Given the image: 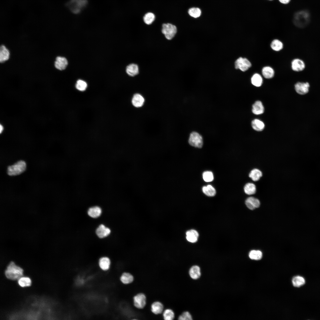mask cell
<instances>
[{"instance_id":"cell-1","label":"cell","mask_w":320,"mask_h":320,"mask_svg":"<svg viewBox=\"0 0 320 320\" xmlns=\"http://www.w3.org/2000/svg\"><path fill=\"white\" fill-rule=\"evenodd\" d=\"M309 12L306 10H302L296 12L294 14L293 22L294 24L299 28H303L307 26L310 20Z\"/></svg>"},{"instance_id":"cell-2","label":"cell","mask_w":320,"mask_h":320,"mask_svg":"<svg viewBox=\"0 0 320 320\" xmlns=\"http://www.w3.org/2000/svg\"><path fill=\"white\" fill-rule=\"evenodd\" d=\"M23 270L12 262L8 266L5 272L6 277L12 280L19 279L23 275Z\"/></svg>"},{"instance_id":"cell-3","label":"cell","mask_w":320,"mask_h":320,"mask_svg":"<svg viewBox=\"0 0 320 320\" xmlns=\"http://www.w3.org/2000/svg\"><path fill=\"white\" fill-rule=\"evenodd\" d=\"M87 3V0H70L67 4V6L72 12L77 14L81 12Z\"/></svg>"},{"instance_id":"cell-4","label":"cell","mask_w":320,"mask_h":320,"mask_svg":"<svg viewBox=\"0 0 320 320\" xmlns=\"http://www.w3.org/2000/svg\"><path fill=\"white\" fill-rule=\"evenodd\" d=\"M26 167L25 162L23 161H20L8 167L7 173L10 176L17 175L23 172Z\"/></svg>"},{"instance_id":"cell-5","label":"cell","mask_w":320,"mask_h":320,"mask_svg":"<svg viewBox=\"0 0 320 320\" xmlns=\"http://www.w3.org/2000/svg\"><path fill=\"white\" fill-rule=\"evenodd\" d=\"M177 31L176 27L172 24L164 23L162 25L161 32L167 40L172 39L175 36Z\"/></svg>"},{"instance_id":"cell-6","label":"cell","mask_w":320,"mask_h":320,"mask_svg":"<svg viewBox=\"0 0 320 320\" xmlns=\"http://www.w3.org/2000/svg\"><path fill=\"white\" fill-rule=\"evenodd\" d=\"M188 142L190 145L196 148H201L203 145L202 136L196 131H193L190 133Z\"/></svg>"},{"instance_id":"cell-7","label":"cell","mask_w":320,"mask_h":320,"mask_svg":"<svg viewBox=\"0 0 320 320\" xmlns=\"http://www.w3.org/2000/svg\"><path fill=\"white\" fill-rule=\"evenodd\" d=\"M234 65L236 69H239L243 72L247 71L252 65L251 62L247 59L241 57L236 60Z\"/></svg>"},{"instance_id":"cell-8","label":"cell","mask_w":320,"mask_h":320,"mask_svg":"<svg viewBox=\"0 0 320 320\" xmlns=\"http://www.w3.org/2000/svg\"><path fill=\"white\" fill-rule=\"evenodd\" d=\"M146 297L144 294H138L133 297L134 305L137 308H143L146 304Z\"/></svg>"},{"instance_id":"cell-9","label":"cell","mask_w":320,"mask_h":320,"mask_svg":"<svg viewBox=\"0 0 320 320\" xmlns=\"http://www.w3.org/2000/svg\"><path fill=\"white\" fill-rule=\"evenodd\" d=\"M310 87V84L308 82H298L295 84V88L297 93L304 95L308 92Z\"/></svg>"},{"instance_id":"cell-10","label":"cell","mask_w":320,"mask_h":320,"mask_svg":"<svg viewBox=\"0 0 320 320\" xmlns=\"http://www.w3.org/2000/svg\"><path fill=\"white\" fill-rule=\"evenodd\" d=\"M145 99L141 94L136 93L132 96L131 99V103L132 105L137 108L142 107L144 104Z\"/></svg>"},{"instance_id":"cell-11","label":"cell","mask_w":320,"mask_h":320,"mask_svg":"<svg viewBox=\"0 0 320 320\" xmlns=\"http://www.w3.org/2000/svg\"><path fill=\"white\" fill-rule=\"evenodd\" d=\"M291 65L292 69L293 71L296 72L303 71L305 67L304 62L299 58L293 59L291 62Z\"/></svg>"},{"instance_id":"cell-12","label":"cell","mask_w":320,"mask_h":320,"mask_svg":"<svg viewBox=\"0 0 320 320\" xmlns=\"http://www.w3.org/2000/svg\"><path fill=\"white\" fill-rule=\"evenodd\" d=\"M68 64V61L65 57L58 56L56 58L54 65L56 69L62 71L65 69Z\"/></svg>"},{"instance_id":"cell-13","label":"cell","mask_w":320,"mask_h":320,"mask_svg":"<svg viewBox=\"0 0 320 320\" xmlns=\"http://www.w3.org/2000/svg\"><path fill=\"white\" fill-rule=\"evenodd\" d=\"M245 204L249 209L253 210L260 206V203L258 199L253 197H250L246 199Z\"/></svg>"},{"instance_id":"cell-14","label":"cell","mask_w":320,"mask_h":320,"mask_svg":"<svg viewBox=\"0 0 320 320\" xmlns=\"http://www.w3.org/2000/svg\"><path fill=\"white\" fill-rule=\"evenodd\" d=\"M111 233L110 229L106 227L104 225L101 224L98 227L96 230L97 235L100 238H102L108 236Z\"/></svg>"},{"instance_id":"cell-15","label":"cell","mask_w":320,"mask_h":320,"mask_svg":"<svg viewBox=\"0 0 320 320\" xmlns=\"http://www.w3.org/2000/svg\"><path fill=\"white\" fill-rule=\"evenodd\" d=\"M126 71V73L129 76L133 77L137 75L139 73V67L137 64L135 63H131L127 66Z\"/></svg>"},{"instance_id":"cell-16","label":"cell","mask_w":320,"mask_h":320,"mask_svg":"<svg viewBox=\"0 0 320 320\" xmlns=\"http://www.w3.org/2000/svg\"><path fill=\"white\" fill-rule=\"evenodd\" d=\"M186 239L187 240L191 243L196 242L199 236L197 231L195 230L191 229L187 231L186 233Z\"/></svg>"},{"instance_id":"cell-17","label":"cell","mask_w":320,"mask_h":320,"mask_svg":"<svg viewBox=\"0 0 320 320\" xmlns=\"http://www.w3.org/2000/svg\"><path fill=\"white\" fill-rule=\"evenodd\" d=\"M9 52L8 49L3 45L1 46L0 47V62L3 63L8 60L9 57Z\"/></svg>"},{"instance_id":"cell-18","label":"cell","mask_w":320,"mask_h":320,"mask_svg":"<svg viewBox=\"0 0 320 320\" xmlns=\"http://www.w3.org/2000/svg\"><path fill=\"white\" fill-rule=\"evenodd\" d=\"M189 273L192 279H198L201 275L200 268L198 265H193L190 268Z\"/></svg>"},{"instance_id":"cell-19","label":"cell","mask_w":320,"mask_h":320,"mask_svg":"<svg viewBox=\"0 0 320 320\" xmlns=\"http://www.w3.org/2000/svg\"><path fill=\"white\" fill-rule=\"evenodd\" d=\"M164 306L161 302L156 301L153 303L151 305V311L155 314L161 313L163 311Z\"/></svg>"},{"instance_id":"cell-20","label":"cell","mask_w":320,"mask_h":320,"mask_svg":"<svg viewBox=\"0 0 320 320\" xmlns=\"http://www.w3.org/2000/svg\"><path fill=\"white\" fill-rule=\"evenodd\" d=\"M262 73L264 78L267 79H270L274 76L275 72L273 69L272 67L269 66H266L263 68Z\"/></svg>"},{"instance_id":"cell-21","label":"cell","mask_w":320,"mask_h":320,"mask_svg":"<svg viewBox=\"0 0 320 320\" xmlns=\"http://www.w3.org/2000/svg\"><path fill=\"white\" fill-rule=\"evenodd\" d=\"M252 107V112L254 114H260L264 112V108L262 102L260 101H256Z\"/></svg>"},{"instance_id":"cell-22","label":"cell","mask_w":320,"mask_h":320,"mask_svg":"<svg viewBox=\"0 0 320 320\" xmlns=\"http://www.w3.org/2000/svg\"><path fill=\"white\" fill-rule=\"evenodd\" d=\"M102 210L99 207L95 206L90 208L88 211V214L92 217L97 218L100 216Z\"/></svg>"},{"instance_id":"cell-23","label":"cell","mask_w":320,"mask_h":320,"mask_svg":"<svg viewBox=\"0 0 320 320\" xmlns=\"http://www.w3.org/2000/svg\"><path fill=\"white\" fill-rule=\"evenodd\" d=\"M251 82L254 86L259 87L261 86L263 84V79L259 74L255 73L252 76L251 78Z\"/></svg>"},{"instance_id":"cell-24","label":"cell","mask_w":320,"mask_h":320,"mask_svg":"<svg viewBox=\"0 0 320 320\" xmlns=\"http://www.w3.org/2000/svg\"><path fill=\"white\" fill-rule=\"evenodd\" d=\"M262 176L261 171L257 169H254L250 172L249 177L254 181H258Z\"/></svg>"},{"instance_id":"cell-25","label":"cell","mask_w":320,"mask_h":320,"mask_svg":"<svg viewBox=\"0 0 320 320\" xmlns=\"http://www.w3.org/2000/svg\"><path fill=\"white\" fill-rule=\"evenodd\" d=\"M244 191L245 193L247 195L254 194L256 192V187L254 184L249 183L244 185Z\"/></svg>"},{"instance_id":"cell-26","label":"cell","mask_w":320,"mask_h":320,"mask_svg":"<svg viewBox=\"0 0 320 320\" xmlns=\"http://www.w3.org/2000/svg\"><path fill=\"white\" fill-rule=\"evenodd\" d=\"M120 280L122 283L125 284H128L132 283L134 280V277L132 275L129 273H123L120 277Z\"/></svg>"},{"instance_id":"cell-27","label":"cell","mask_w":320,"mask_h":320,"mask_svg":"<svg viewBox=\"0 0 320 320\" xmlns=\"http://www.w3.org/2000/svg\"><path fill=\"white\" fill-rule=\"evenodd\" d=\"M110 264L109 259L106 257L101 258L99 260V265L100 268L103 270H108Z\"/></svg>"},{"instance_id":"cell-28","label":"cell","mask_w":320,"mask_h":320,"mask_svg":"<svg viewBox=\"0 0 320 320\" xmlns=\"http://www.w3.org/2000/svg\"><path fill=\"white\" fill-rule=\"evenodd\" d=\"M252 126L254 130L257 131H262L265 127L264 123L258 119H255L252 121Z\"/></svg>"},{"instance_id":"cell-29","label":"cell","mask_w":320,"mask_h":320,"mask_svg":"<svg viewBox=\"0 0 320 320\" xmlns=\"http://www.w3.org/2000/svg\"><path fill=\"white\" fill-rule=\"evenodd\" d=\"M202 190L204 193L209 196H213L216 193L215 189L210 185H208L207 186L203 187Z\"/></svg>"},{"instance_id":"cell-30","label":"cell","mask_w":320,"mask_h":320,"mask_svg":"<svg viewBox=\"0 0 320 320\" xmlns=\"http://www.w3.org/2000/svg\"><path fill=\"white\" fill-rule=\"evenodd\" d=\"M283 47V43L277 39L273 40L271 44V47L272 49L276 51H280L282 49Z\"/></svg>"},{"instance_id":"cell-31","label":"cell","mask_w":320,"mask_h":320,"mask_svg":"<svg viewBox=\"0 0 320 320\" xmlns=\"http://www.w3.org/2000/svg\"><path fill=\"white\" fill-rule=\"evenodd\" d=\"M292 282L294 286L296 287H300L303 285L305 283L304 278L300 276H296L292 279Z\"/></svg>"},{"instance_id":"cell-32","label":"cell","mask_w":320,"mask_h":320,"mask_svg":"<svg viewBox=\"0 0 320 320\" xmlns=\"http://www.w3.org/2000/svg\"><path fill=\"white\" fill-rule=\"evenodd\" d=\"M262 255V252L259 250H251L249 254V257L251 259L256 260H260Z\"/></svg>"},{"instance_id":"cell-33","label":"cell","mask_w":320,"mask_h":320,"mask_svg":"<svg viewBox=\"0 0 320 320\" xmlns=\"http://www.w3.org/2000/svg\"><path fill=\"white\" fill-rule=\"evenodd\" d=\"M155 15L152 12L147 13L144 15L143 20L144 23L147 25L151 24L155 19Z\"/></svg>"},{"instance_id":"cell-34","label":"cell","mask_w":320,"mask_h":320,"mask_svg":"<svg viewBox=\"0 0 320 320\" xmlns=\"http://www.w3.org/2000/svg\"><path fill=\"white\" fill-rule=\"evenodd\" d=\"M87 83L84 81L81 80H78L76 81L75 87L78 90L83 92L87 89Z\"/></svg>"},{"instance_id":"cell-35","label":"cell","mask_w":320,"mask_h":320,"mask_svg":"<svg viewBox=\"0 0 320 320\" xmlns=\"http://www.w3.org/2000/svg\"><path fill=\"white\" fill-rule=\"evenodd\" d=\"M163 316L165 320H172L175 318V314L173 311L171 309H166L163 312Z\"/></svg>"},{"instance_id":"cell-36","label":"cell","mask_w":320,"mask_h":320,"mask_svg":"<svg viewBox=\"0 0 320 320\" xmlns=\"http://www.w3.org/2000/svg\"><path fill=\"white\" fill-rule=\"evenodd\" d=\"M189 15L192 17L196 18L199 17L201 14V11L200 9L197 7H193L190 8L188 10Z\"/></svg>"},{"instance_id":"cell-37","label":"cell","mask_w":320,"mask_h":320,"mask_svg":"<svg viewBox=\"0 0 320 320\" xmlns=\"http://www.w3.org/2000/svg\"><path fill=\"white\" fill-rule=\"evenodd\" d=\"M18 283L19 284L21 287L28 286L31 285V280L28 277H21L18 280Z\"/></svg>"},{"instance_id":"cell-38","label":"cell","mask_w":320,"mask_h":320,"mask_svg":"<svg viewBox=\"0 0 320 320\" xmlns=\"http://www.w3.org/2000/svg\"><path fill=\"white\" fill-rule=\"evenodd\" d=\"M203 177L204 181L206 182H211L214 179L213 174L211 171L204 172L203 174Z\"/></svg>"},{"instance_id":"cell-39","label":"cell","mask_w":320,"mask_h":320,"mask_svg":"<svg viewBox=\"0 0 320 320\" xmlns=\"http://www.w3.org/2000/svg\"><path fill=\"white\" fill-rule=\"evenodd\" d=\"M178 319L180 320H191L192 318L191 314L188 312L185 311L179 316Z\"/></svg>"},{"instance_id":"cell-40","label":"cell","mask_w":320,"mask_h":320,"mask_svg":"<svg viewBox=\"0 0 320 320\" xmlns=\"http://www.w3.org/2000/svg\"><path fill=\"white\" fill-rule=\"evenodd\" d=\"M279 2L282 4H287L289 3L291 0H278Z\"/></svg>"},{"instance_id":"cell-41","label":"cell","mask_w":320,"mask_h":320,"mask_svg":"<svg viewBox=\"0 0 320 320\" xmlns=\"http://www.w3.org/2000/svg\"><path fill=\"white\" fill-rule=\"evenodd\" d=\"M269 0V1H272V0Z\"/></svg>"}]
</instances>
